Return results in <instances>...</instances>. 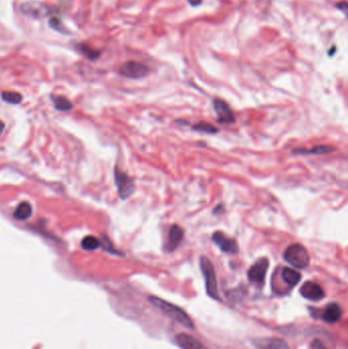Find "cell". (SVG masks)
I'll list each match as a JSON object with an SVG mask.
<instances>
[{
	"label": "cell",
	"mask_w": 348,
	"mask_h": 349,
	"mask_svg": "<svg viewBox=\"0 0 348 349\" xmlns=\"http://www.w3.org/2000/svg\"><path fill=\"white\" fill-rule=\"evenodd\" d=\"M3 129H4V124L0 121V134L2 133V131H3Z\"/></svg>",
	"instance_id": "cell-27"
},
{
	"label": "cell",
	"mask_w": 348,
	"mask_h": 349,
	"mask_svg": "<svg viewBox=\"0 0 348 349\" xmlns=\"http://www.w3.org/2000/svg\"><path fill=\"white\" fill-rule=\"evenodd\" d=\"M214 108L218 115V120L221 124L231 125L235 122V115L231 106L223 99H214Z\"/></svg>",
	"instance_id": "cell-7"
},
{
	"label": "cell",
	"mask_w": 348,
	"mask_h": 349,
	"mask_svg": "<svg viewBox=\"0 0 348 349\" xmlns=\"http://www.w3.org/2000/svg\"><path fill=\"white\" fill-rule=\"evenodd\" d=\"M187 2L191 5V6H198L202 3V0H187Z\"/></svg>",
	"instance_id": "cell-26"
},
{
	"label": "cell",
	"mask_w": 348,
	"mask_h": 349,
	"mask_svg": "<svg viewBox=\"0 0 348 349\" xmlns=\"http://www.w3.org/2000/svg\"><path fill=\"white\" fill-rule=\"evenodd\" d=\"M31 215H32V206L27 201L20 203L17 205V207L15 208L14 212H13L14 219L20 220V221H24V220L29 219L31 217Z\"/></svg>",
	"instance_id": "cell-17"
},
{
	"label": "cell",
	"mask_w": 348,
	"mask_h": 349,
	"mask_svg": "<svg viewBox=\"0 0 348 349\" xmlns=\"http://www.w3.org/2000/svg\"><path fill=\"white\" fill-rule=\"evenodd\" d=\"M342 317V308L338 303H332L328 305L323 314V319L329 324L338 322Z\"/></svg>",
	"instance_id": "cell-14"
},
{
	"label": "cell",
	"mask_w": 348,
	"mask_h": 349,
	"mask_svg": "<svg viewBox=\"0 0 348 349\" xmlns=\"http://www.w3.org/2000/svg\"><path fill=\"white\" fill-rule=\"evenodd\" d=\"M254 344L258 349H290L286 341L281 338H259L254 340Z\"/></svg>",
	"instance_id": "cell-12"
},
{
	"label": "cell",
	"mask_w": 348,
	"mask_h": 349,
	"mask_svg": "<svg viewBox=\"0 0 348 349\" xmlns=\"http://www.w3.org/2000/svg\"><path fill=\"white\" fill-rule=\"evenodd\" d=\"M1 97L5 102L10 103V104H18L23 100V96L17 92L5 91V92H2Z\"/></svg>",
	"instance_id": "cell-21"
},
{
	"label": "cell",
	"mask_w": 348,
	"mask_h": 349,
	"mask_svg": "<svg viewBox=\"0 0 348 349\" xmlns=\"http://www.w3.org/2000/svg\"><path fill=\"white\" fill-rule=\"evenodd\" d=\"M119 73L121 76L130 79H141L149 74V68L139 62L130 61L121 66Z\"/></svg>",
	"instance_id": "cell-4"
},
{
	"label": "cell",
	"mask_w": 348,
	"mask_h": 349,
	"mask_svg": "<svg viewBox=\"0 0 348 349\" xmlns=\"http://www.w3.org/2000/svg\"><path fill=\"white\" fill-rule=\"evenodd\" d=\"M176 341L182 349H208L194 337L184 333L179 334L176 337Z\"/></svg>",
	"instance_id": "cell-13"
},
{
	"label": "cell",
	"mask_w": 348,
	"mask_h": 349,
	"mask_svg": "<svg viewBox=\"0 0 348 349\" xmlns=\"http://www.w3.org/2000/svg\"><path fill=\"white\" fill-rule=\"evenodd\" d=\"M149 302L160 308L163 313H165L167 316L172 318L175 321H177L179 324L184 326L185 328L192 330L194 329V323L190 319V317L187 315L186 312H184L182 308L176 306L173 303L168 302L162 298L156 297V296H150L148 298Z\"/></svg>",
	"instance_id": "cell-1"
},
{
	"label": "cell",
	"mask_w": 348,
	"mask_h": 349,
	"mask_svg": "<svg viewBox=\"0 0 348 349\" xmlns=\"http://www.w3.org/2000/svg\"><path fill=\"white\" fill-rule=\"evenodd\" d=\"M21 11L26 15L39 18V17L49 15L51 13V8L44 3L31 1V2H26L22 4Z\"/></svg>",
	"instance_id": "cell-8"
},
{
	"label": "cell",
	"mask_w": 348,
	"mask_h": 349,
	"mask_svg": "<svg viewBox=\"0 0 348 349\" xmlns=\"http://www.w3.org/2000/svg\"><path fill=\"white\" fill-rule=\"evenodd\" d=\"M284 260L297 268H304L310 264V255L303 245L295 243L287 247Z\"/></svg>",
	"instance_id": "cell-3"
},
{
	"label": "cell",
	"mask_w": 348,
	"mask_h": 349,
	"mask_svg": "<svg viewBox=\"0 0 348 349\" xmlns=\"http://www.w3.org/2000/svg\"><path fill=\"white\" fill-rule=\"evenodd\" d=\"M282 279H283V281L287 285H289L291 287H294L301 280V275L297 270H295L293 268L283 267V269H282Z\"/></svg>",
	"instance_id": "cell-16"
},
{
	"label": "cell",
	"mask_w": 348,
	"mask_h": 349,
	"mask_svg": "<svg viewBox=\"0 0 348 349\" xmlns=\"http://www.w3.org/2000/svg\"><path fill=\"white\" fill-rule=\"evenodd\" d=\"M114 181L118 188V192L120 197L123 200L129 198L135 191V184L132 178H130L127 174L119 170L118 168L114 169Z\"/></svg>",
	"instance_id": "cell-5"
},
{
	"label": "cell",
	"mask_w": 348,
	"mask_h": 349,
	"mask_svg": "<svg viewBox=\"0 0 348 349\" xmlns=\"http://www.w3.org/2000/svg\"><path fill=\"white\" fill-rule=\"evenodd\" d=\"M200 269L203 274L204 280H205V287L207 294L214 298L219 299V291H218V282H217V276L215 272V267L212 265V262H210L206 257H201L199 260Z\"/></svg>",
	"instance_id": "cell-2"
},
{
	"label": "cell",
	"mask_w": 348,
	"mask_h": 349,
	"mask_svg": "<svg viewBox=\"0 0 348 349\" xmlns=\"http://www.w3.org/2000/svg\"><path fill=\"white\" fill-rule=\"evenodd\" d=\"M336 7H337L338 9H341V10H343V11H344V13H346V9H347L348 7L347 2H346V1H341V2L337 3Z\"/></svg>",
	"instance_id": "cell-25"
},
{
	"label": "cell",
	"mask_w": 348,
	"mask_h": 349,
	"mask_svg": "<svg viewBox=\"0 0 348 349\" xmlns=\"http://www.w3.org/2000/svg\"><path fill=\"white\" fill-rule=\"evenodd\" d=\"M85 250H95L100 246V241L94 236H86L81 243Z\"/></svg>",
	"instance_id": "cell-22"
},
{
	"label": "cell",
	"mask_w": 348,
	"mask_h": 349,
	"mask_svg": "<svg viewBox=\"0 0 348 349\" xmlns=\"http://www.w3.org/2000/svg\"><path fill=\"white\" fill-rule=\"evenodd\" d=\"M300 294L312 301H319L325 297V292L323 288L315 282H306L300 288Z\"/></svg>",
	"instance_id": "cell-10"
},
{
	"label": "cell",
	"mask_w": 348,
	"mask_h": 349,
	"mask_svg": "<svg viewBox=\"0 0 348 349\" xmlns=\"http://www.w3.org/2000/svg\"><path fill=\"white\" fill-rule=\"evenodd\" d=\"M102 244H103L104 248H105L106 250H108L109 253H111V254H115V255H119V253H118V251H115V250L113 249V247H112V246H111V244H110V241H109L107 238H104V240L102 241Z\"/></svg>",
	"instance_id": "cell-24"
},
{
	"label": "cell",
	"mask_w": 348,
	"mask_h": 349,
	"mask_svg": "<svg viewBox=\"0 0 348 349\" xmlns=\"http://www.w3.org/2000/svg\"><path fill=\"white\" fill-rule=\"evenodd\" d=\"M49 26H50L52 29H54V30H56V31H59V32H62V33H64V31H66V29H65V27L63 26L62 22H61L59 18H55V17H52V18L49 21Z\"/></svg>",
	"instance_id": "cell-23"
},
{
	"label": "cell",
	"mask_w": 348,
	"mask_h": 349,
	"mask_svg": "<svg viewBox=\"0 0 348 349\" xmlns=\"http://www.w3.org/2000/svg\"><path fill=\"white\" fill-rule=\"evenodd\" d=\"M193 129L198 132H203L206 134H216L219 132V129L216 128L214 125L206 123V122H200L193 126Z\"/></svg>",
	"instance_id": "cell-20"
},
{
	"label": "cell",
	"mask_w": 348,
	"mask_h": 349,
	"mask_svg": "<svg viewBox=\"0 0 348 349\" xmlns=\"http://www.w3.org/2000/svg\"><path fill=\"white\" fill-rule=\"evenodd\" d=\"M335 151V148L331 145H318L311 149H304V148H298L294 149L293 153L295 154H310V156H320V154H327Z\"/></svg>",
	"instance_id": "cell-15"
},
{
	"label": "cell",
	"mask_w": 348,
	"mask_h": 349,
	"mask_svg": "<svg viewBox=\"0 0 348 349\" xmlns=\"http://www.w3.org/2000/svg\"><path fill=\"white\" fill-rule=\"evenodd\" d=\"M212 242L220 247V249L223 253L229 254V255H237L239 251L238 243L235 239L225 235L221 231H217L211 236Z\"/></svg>",
	"instance_id": "cell-6"
},
{
	"label": "cell",
	"mask_w": 348,
	"mask_h": 349,
	"mask_svg": "<svg viewBox=\"0 0 348 349\" xmlns=\"http://www.w3.org/2000/svg\"><path fill=\"white\" fill-rule=\"evenodd\" d=\"M268 268V260L265 258H262L256 262L254 265L250 266V268L247 272L248 280L253 283L257 284H263L265 280V275Z\"/></svg>",
	"instance_id": "cell-9"
},
{
	"label": "cell",
	"mask_w": 348,
	"mask_h": 349,
	"mask_svg": "<svg viewBox=\"0 0 348 349\" xmlns=\"http://www.w3.org/2000/svg\"><path fill=\"white\" fill-rule=\"evenodd\" d=\"M76 48L82 55H84L85 57H87L88 60H91V61L97 60L101 54V52L99 50L91 48L90 46H88L86 44H83V43L78 44Z\"/></svg>",
	"instance_id": "cell-18"
},
{
	"label": "cell",
	"mask_w": 348,
	"mask_h": 349,
	"mask_svg": "<svg viewBox=\"0 0 348 349\" xmlns=\"http://www.w3.org/2000/svg\"><path fill=\"white\" fill-rule=\"evenodd\" d=\"M183 238H184V230L182 229V227H180L179 225H173L169 231L166 250L169 253L174 251L182 242Z\"/></svg>",
	"instance_id": "cell-11"
},
{
	"label": "cell",
	"mask_w": 348,
	"mask_h": 349,
	"mask_svg": "<svg viewBox=\"0 0 348 349\" xmlns=\"http://www.w3.org/2000/svg\"><path fill=\"white\" fill-rule=\"evenodd\" d=\"M53 102H54L55 107L59 110L67 111V110H70L73 107L72 102L69 99H67L66 97H64V96H54L53 97Z\"/></svg>",
	"instance_id": "cell-19"
}]
</instances>
